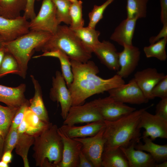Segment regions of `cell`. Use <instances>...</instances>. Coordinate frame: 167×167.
Masks as SVG:
<instances>
[{
    "label": "cell",
    "mask_w": 167,
    "mask_h": 167,
    "mask_svg": "<svg viewBox=\"0 0 167 167\" xmlns=\"http://www.w3.org/2000/svg\"><path fill=\"white\" fill-rule=\"evenodd\" d=\"M52 34L48 32L30 30L16 39L6 41L3 46L6 53L12 54L17 61L20 76L25 79L28 65L34 50L46 42Z\"/></svg>",
    "instance_id": "obj_5"
},
{
    "label": "cell",
    "mask_w": 167,
    "mask_h": 167,
    "mask_svg": "<svg viewBox=\"0 0 167 167\" xmlns=\"http://www.w3.org/2000/svg\"><path fill=\"white\" fill-rule=\"evenodd\" d=\"M161 7V20L163 24L167 23V0H160Z\"/></svg>",
    "instance_id": "obj_43"
},
{
    "label": "cell",
    "mask_w": 167,
    "mask_h": 167,
    "mask_svg": "<svg viewBox=\"0 0 167 167\" xmlns=\"http://www.w3.org/2000/svg\"><path fill=\"white\" fill-rule=\"evenodd\" d=\"M18 136L17 129L10 128L5 139L3 153L7 151L12 152L15 148Z\"/></svg>",
    "instance_id": "obj_38"
},
{
    "label": "cell",
    "mask_w": 167,
    "mask_h": 167,
    "mask_svg": "<svg viewBox=\"0 0 167 167\" xmlns=\"http://www.w3.org/2000/svg\"><path fill=\"white\" fill-rule=\"evenodd\" d=\"M139 128L145 129L142 137H150L152 141L157 138L167 139V120L151 114L147 110L141 114Z\"/></svg>",
    "instance_id": "obj_12"
},
{
    "label": "cell",
    "mask_w": 167,
    "mask_h": 167,
    "mask_svg": "<svg viewBox=\"0 0 167 167\" xmlns=\"http://www.w3.org/2000/svg\"><path fill=\"white\" fill-rule=\"evenodd\" d=\"M148 0H126L127 18L137 20L146 17Z\"/></svg>",
    "instance_id": "obj_29"
},
{
    "label": "cell",
    "mask_w": 167,
    "mask_h": 167,
    "mask_svg": "<svg viewBox=\"0 0 167 167\" xmlns=\"http://www.w3.org/2000/svg\"><path fill=\"white\" fill-rule=\"evenodd\" d=\"M92 53L109 69L114 71L119 70L118 52L115 46L109 41H100L93 49Z\"/></svg>",
    "instance_id": "obj_17"
},
{
    "label": "cell",
    "mask_w": 167,
    "mask_h": 167,
    "mask_svg": "<svg viewBox=\"0 0 167 167\" xmlns=\"http://www.w3.org/2000/svg\"><path fill=\"white\" fill-rule=\"evenodd\" d=\"M24 118L28 125L25 133L33 136L40 131L48 123L41 121L29 107L25 112Z\"/></svg>",
    "instance_id": "obj_33"
},
{
    "label": "cell",
    "mask_w": 167,
    "mask_h": 167,
    "mask_svg": "<svg viewBox=\"0 0 167 167\" xmlns=\"http://www.w3.org/2000/svg\"><path fill=\"white\" fill-rule=\"evenodd\" d=\"M156 108L155 114L167 120V98L161 99Z\"/></svg>",
    "instance_id": "obj_41"
},
{
    "label": "cell",
    "mask_w": 167,
    "mask_h": 167,
    "mask_svg": "<svg viewBox=\"0 0 167 167\" xmlns=\"http://www.w3.org/2000/svg\"><path fill=\"white\" fill-rule=\"evenodd\" d=\"M92 101L104 120H115L136 110L109 96Z\"/></svg>",
    "instance_id": "obj_7"
},
{
    "label": "cell",
    "mask_w": 167,
    "mask_h": 167,
    "mask_svg": "<svg viewBox=\"0 0 167 167\" xmlns=\"http://www.w3.org/2000/svg\"><path fill=\"white\" fill-rule=\"evenodd\" d=\"M26 85L20 84L15 87H11L0 84V102L7 106L19 107L28 101L25 97Z\"/></svg>",
    "instance_id": "obj_19"
},
{
    "label": "cell",
    "mask_w": 167,
    "mask_h": 167,
    "mask_svg": "<svg viewBox=\"0 0 167 167\" xmlns=\"http://www.w3.org/2000/svg\"><path fill=\"white\" fill-rule=\"evenodd\" d=\"M30 77L34 85L35 93L34 96L29 101V107L41 121L48 123L49 122V116L43 100L41 87L33 75H31Z\"/></svg>",
    "instance_id": "obj_22"
},
{
    "label": "cell",
    "mask_w": 167,
    "mask_h": 167,
    "mask_svg": "<svg viewBox=\"0 0 167 167\" xmlns=\"http://www.w3.org/2000/svg\"><path fill=\"white\" fill-rule=\"evenodd\" d=\"M18 63L11 54L6 53L0 67V78L10 74L20 75Z\"/></svg>",
    "instance_id": "obj_34"
},
{
    "label": "cell",
    "mask_w": 167,
    "mask_h": 167,
    "mask_svg": "<svg viewBox=\"0 0 167 167\" xmlns=\"http://www.w3.org/2000/svg\"><path fill=\"white\" fill-rule=\"evenodd\" d=\"M5 42L4 38L0 35V48L3 46Z\"/></svg>",
    "instance_id": "obj_50"
},
{
    "label": "cell",
    "mask_w": 167,
    "mask_h": 167,
    "mask_svg": "<svg viewBox=\"0 0 167 167\" xmlns=\"http://www.w3.org/2000/svg\"><path fill=\"white\" fill-rule=\"evenodd\" d=\"M41 57H50L57 58L60 61L62 74L68 88L73 80V75L70 58L67 55L61 50L57 49L44 52L41 55L33 57L37 58Z\"/></svg>",
    "instance_id": "obj_24"
},
{
    "label": "cell",
    "mask_w": 167,
    "mask_h": 167,
    "mask_svg": "<svg viewBox=\"0 0 167 167\" xmlns=\"http://www.w3.org/2000/svg\"><path fill=\"white\" fill-rule=\"evenodd\" d=\"M151 94L154 99L159 97L161 99L167 98V75H165L152 88Z\"/></svg>",
    "instance_id": "obj_37"
},
{
    "label": "cell",
    "mask_w": 167,
    "mask_h": 167,
    "mask_svg": "<svg viewBox=\"0 0 167 167\" xmlns=\"http://www.w3.org/2000/svg\"><path fill=\"white\" fill-rule=\"evenodd\" d=\"M114 0H107L100 6L95 5L89 13V22L88 27L95 29L96 25L103 18V14L107 7Z\"/></svg>",
    "instance_id": "obj_36"
},
{
    "label": "cell",
    "mask_w": 167,
    "mask_h": 167,
    "mask_svg": "<svg viewBox=\"0 0 167 167\" xmlns=\"http://www.w3.org/2000/svg\"><path fill=\"white\" fill-rule=\"evenodd\" d=\"M104 128L105 126L93 136L74 138L81 143V151L94 167H102L101 157L105 143L103 136Z\"/></svg>",
    "instance_id": "obj_9"
},
{
    "label": "cell",
    "mask_w": 167,
    "mask_h": 167,
    "mask_svg": "<svg viewBox=\"0 0 167 167\" xmlns=\"http://www.w3.org/2000/svg\"><path fill=\"white\" fill-rule=\"evenodd\" d=\"M56 124L49 123L33 135V157L36 166L58 167L61 161L63 145Z\"/></svg>",
    "instance_id": "obj_3"
},
{
    "label": "cell",
    "mask_w": 167,
    "mask_h": 167,
    "mask_svg": "<svg viewBox=\"0 0 167 167\" xmlns=\"http://www.w3.org/2000/svg\"><path fill=\"white\" fill-rule=\"evenodd\" d=\"M164 38H167V23L163 24V27L156 36L151 37L149 39L150 44H152Z\"/></svg>",
    "instance_id": "obj_42"
},
{
    "label": "cell",
    "mask_w": 167,
    "mask_h": 167,
    "mask_svg": "<svg viewBox=\"0 0 167 167\" xmlns=\"http://www.w3.org/2000/svg\"><path fill=\"white\" fill-rule=\"evenodd\" d=\"M104 121L93 122L80 126L63 124L60 128L71 138L91 137L96 135L104 126Z\"/></svg>",
    "instance_id": "obj_21"
},
{
    "label": "cell",
    "mask_w": 167,
    "mask_h": 167,
    "mask_svg": "<svg viewBox=\"0 0 167 167\" xmlns=\"http://www.w3.org/2000/svg\"><path fill=\"white\" fill-rule=\"evenodd\" d=\"M71 4L76 2L78 1V0H67Z\"/></svg>",
    "instance_id": "obj_52"
},
{
    "label": "cell",
    "mask_w": 167,
    "mask_h": 167,
    "mask_svg": "<svg viewBox=\"0 0 167 167\" xmlns=\"http://www.w3.org/2000/svg\"><path fill=\"white\" fill-rule=\"evenodd\" d=\"M6 53V51L3 46L0 48V67L4 57Z\"/></svg>",
    "instance_id": "obj_48"
},
{
    "label": "cell",
    "mask_w": 167,
    "mask_h": 167,
    "mask_svg": "<svg viewBox=\"0 0 167 167\" xmlns=\"http://www.w3.org/2000/svg\"><path fill=\"white\" fill-rule=\"evenodd\" d=\"M82 4L81 0L71 4L70 14L71 23L69 26L71 29H78L84 27V20L82 15Z\"/></svg>",
    "instance_id": "obj_35"
},
{
    "label": "cell",
    "mask_w": 167,
    "mask_h": 167,
    "mask_svg": "<svg viewBox=\"0 0 167 167\" xmlns=\"http://www.w3.org/2000/svg\"><path fill=\"white\" fill-rule=\"evenodd\" d=\"M29 105V101L20 106L12 121L10 128L17 129L24 119L25 112Z\"/></svg>",
    "instance_id": "obj_39"
},
{
    "label": "cell",
    "mask_w": 167,
    "mask_h": 167,
    "mask_svg": "<svg viewBox=\"0 0 167 167\" xmlns=\"http://www.w3.org/2000/svg\"><path fill=\"white\" fill-rule=\"evenodd\" d=\"M101 165L103 167H129L127 160L119 148L104 150Z\"/></svg>",
    "instance_id": "obj_25"
},
{
    "label": "cell",
    "mask_w": 167,
    "mask_h": 167,
    "mask_svg": "<svg viewBox=\"0 0 167 167\" xmlns=\"http://www.w3.org/2000/svg\"><path fill=\"white\" fill-rule=\"evenodd\" d=\"M19 107L0 105V135L5 139Z\"/></svg>",
    "instance_id": "obj_30"
},
{
    "label": "cell",
    "mask_w": 167,
    "mask_h": 167,
    "mask_svg": "<svg viewBox=\"0 0 167 167\" xmlns=\"http://www.w3.org/2000/svg\"><path fill=\"white\" fill-rule=\"evenodd\" d=\"M28 127L27 122L24 117L23 120L17 128L19 133H25Z\"/></svg>",
    "instance_id": "obj_46"
},
{
    "label": "cell",
    "mask_w": 167,
    "mask_h": 167,
    "mask_svg": "<svg viewBox=\"0 0 167 167\" xmlns=\"http://www.w3.org/2000/svg\"><path fill=\"white\" fill-rule=\"evenodd\" d=\"M137 143L134 141L126 147H119L127 160L129 167H155L157 163L149 153L135 148Z\"/></svg>",
    "instance_id": "obj_18"
},
{
    "label": "cell",
    "mask_w": 167,
    "mask_h": 167,
    "mask_svg": "<svg viewBox=\"0 0 167 167\" xmlns=\"http://www.w3.org/2000/svg\"><path fill=\"white\" fill-rule=\"evenodd\" d=\"M57 49L64 52L70 59L82 63L87 62L92 56V52L70 27L66 25H58L49 40L35 50L44 52Z\"/></svg>",
    "instance_id": "obj_4"
},
{
    "label": "cell",
    "mask_w": 167,
    "mask_h": 167,
    "mask_svg": "<svg viewBox=\"0 0 167 167\" xmlns=\"http://www.w3.org/2000/svg\"><path fill=\"white\" fill-rule=\"evenodd\" d=\"M108 92L109 96L124 103L139 105L147 103L149 101L134 78L128 83L111 89Z\"/></svg>",
    "instance_id": "obj_10"
},
{
    "label": "cell",
    "mask_w": 167,
    "mask_h": 167,
    "mask_svg": "<svg viewBox=\"0 0 167 167\" xmlns=\"http://www.w3.org/2000/svg\"><path fill=\"white\" fill-rule=\"evenodd\" d=\"M26 5V0H0L2 16L9 19L19 17Z\"/></svg>",
    "instance_id": "obj_26"
},
{
    "label": "cell",
    "mask_w": 167,
    "mask_h": 167,
    "mask_svg": "<svg viewBox=\"0 0 167 167\" xmlns=\"http://www.w3.org/2000/svg\"><path fill=\"white\" fill-rule=\"evenodd\" d=\"M73 80L68 88L72 98V106L83 104L88 98L103 93L125 84L123 78L117 74L108 79L97 75L99 71L94 62L88 60L82 63L70 60Z\"/></svg>",
    "instance_id": "obj_1"
},
{
    "label": "cell",
    "mask_w": 167,
    "mask_h": 167,
    "mask_svg": "<svg viewBox=\"0 0 167 167\" xmlns=\"http://www.w3.org/2000/svg\"><path fill=\"white\" fill-rule=\"evenodd\" d=\"M52 86L49 92L50 98L52 101L60 103L61 110V115L64 120L72 106V98L70 92L60 71H57L55 76L53 77Z\"/></svg>",
    "instance_id": "obj_11"
},
{
    "label": "cell",
    "mask_w": 167,
    "mask_h": 167,
    "mask_svg": "<svg viewBox=\"0 0 167 167\" xmlns=\"http://www.w3.org/2000/svg\"><path fill=\"white\" fill-rule=\"evenodd\" d=\"M9 166L8 164L2 160L0 161V167H8Z\"/></svg>",
    "instance_id": "obj_51"
},
{
    "label": "cell",
    "mask_w": 167,
    "mask_h": 167,
    "mask_svg": "<svg viewBox=\"0 0 167 167\" xmlns=\"http://www.w3.org/2000/svg\"><path fill=\"white\" fill-rule=\"evenodd\" d=\"M77 167H94L92 163L81 151L79 157V162Z\"/></svg>",
    "instance_id": "obj_44"
},
{
    "label": "cell",
    "mask_w": 167,
    "mask_h": 167,
    "mask_svg": "<svg viewBox=\"0 0 167 167\" xmlns=\"http://www.w3.org/2000/svg\"><path fill=\"white\" fill-rule=\"evenodd\" d=\"M123 50L118 52L120 68L117 74L123 78L128 77L135 70L138 64L140 52L139 49L132 45H125Z\"/></svg>",
    "instance_id": "obj_15"
},
{
    "label": "cell",
    "mask_w": 167,
    "mask_h": 167,
    "mask_svg": "<svg viewBox=\"0 0 167 167\" xmlns=\"http://www.w3.org/2000/svg\"><path fill=\"white\" fill-rule=\"evenodd\" d=\"M103 121L104 120L92 101L84 104L71 106L63 124L73 126Z\"/></svg>",
    "instance_id": "obj_8"
},
{
    "label": "cell",
    "mask_w": 167,
    "mask_h": 167,
    "mask_svg": "<svg viewBox=\"0 0 167 167\" xmlns=\"http://www.w3.org/2000/svg\"><path fill=\"white\" fill-rule=\"evenodd\" d=\"M167 43V38H164L148 46L144 47L143 50L146 57H154L160 61H165L167 58L165 50Z\"/></svg>",
    "instance_id": "obj_31"
},
{
    "label": "cell",
    "mask_w": 167,
    "mask_h": 167,
    "mask_svg": "<svg viewBox=\"0 0 167 167\" xmlns=\"http://www.w3.org/2000/svg\"><path fill=\"white\" fill-rule=\"evenodd\" d=\"M137 19L126 18L115 28L110 39L120 45H132Z\"/></svg>",
    "instance_id": "obj_20"
},
{
    "label": "cell",
    "mask_w": 167,
    "mask_h": 167,
    "mask_svg": "<svg viewBox=\"0 0 167 167\" xmlns=\"http://www.w3.org/2000/svg\"><path fill=\"white\" fill-rule=\"evenodd\" d=\"M5 139L0 135V161L3 153Z\"/></svg>",
    "instance_id": "obj_47"
},
{
    "label": "cell",
    "mask_w": 167,
    "mask_h": 167,
    "mask_svg": "<svg viewBox=\"0 0 167 167\" xmlns=\"http://www.w3.org/2000/svg\"><path fill=\"white\" fill-rule=\"evenodd\" d=\"M141 138L143 139L144 144L139 141L135 146L136 149L148 152L157 163L167 161V144L160 145L156 144L148 137H142Z\"/></svg>",
    "instance_id": "obj_23"
},
{
    "label": "cell",
    "mask_w": 167,
    "mask_h": 167,
    "mask_svg": "<svg viewBox=\"0 0 167 167\" xmlns=\"http://www.w3.org/2000/svg\"><path fill=\"white\" fill-rule=\"evenodd\" d=\"M11 152L10 151H7L4 152L2 156L1 160L8 164L11 163L12 159Z\"/></svg>",
    "instance_id": "obj_45"
},
{
    "label": "cell",
    "mask_w": 167,
    "mask_h": 167,
    "mask_svg": "<svg viewBox=\"0 0 167 167\" xmlns=\"http://www.w3.org/2000/svg\"><path fill=\"white\" fill-rule=\"evenodd\" d=\"M152 106L136 110L115 120H104V150L126 147L133 142L140 141L141 129L139 125L141 116L143 111Z\"/></svg>",
    "instance_id": "obj_2"
},
{
    "label": "cell",
    "mask_w": 167,
    "mask_h": 167,
    "mask_svg": "<svg viewBox=\"0 0 167 167\" xmlns=\"http://www.w3.org/2000/svg\"><path fill=\"white\" fill-rule=\"evenodd\" d=\"M41 0H26V5L23 16L27 20H32L36 16L34 10L35 1Z\"/></svg>",
    "instance_id": "obj_40"
},
{
    "label": "cell",
    "mask_w": 167,
    "mask_h": 167,
    "mask_svg": "<svg viewBox=\"0 0 167 167\" xmlns=\"http://www.w3.org/2000/svg\"><path fill=\"white\" fill-rule=\"evenodd\" d=\"M29 21L23 16L9 19L0 15V35L6 41L13 40L28 32Z\"/></svg>",
    "instance_id": "obj_13"
},
{
    "label": "cell",
    "mask_w": 167,
    "mask_h": 167,
    "mask_svg": "<svg viewBox=\"0 0 167 167\" xmlns=\"http://www.w3.org/2000/svg\"><path fill=\"white\" fill-rule=\"evenodd\" d=\"M55 5L52 0H43L39 12L29 22L30 30L54 33L59 25Z\"/></svg>",
    "instance_id": "obj_6"
},
{
    "label": "cell",
    "mask_w": 167,
    "mask_h": 167,
    "mask_svg": "<svg viewBox=\"0 0 167 167\" xmlns=\"http://www.w3.org/2000/svg\"><path fill=\"white\" fill-rule=\"evenodd\" d=\"M56 6V15L59 25L62 22L70 25L71 19L70 8L71 3L67 0H52Z\"/></svg>",
    "instance_id": "obj_32"
},
{
    "label": "cell",
    "mask_w": 167,
    "mask_h": 167,
    "mask_svg": "<svg viewBox=\"0 0 167 167\" xmlns=\"http://www.w3.org/2000/svg\"><path fill=\"white\" fill-rule=\"evenodd\" d=\"M167 167V161H165L163 162L157 163L155 167Z\"/></svg>",
    "instance_id": "obj_49"
},
{
    "label": "cell",
    "mask_w": 167,
    "mask_h": 167,
    "mask_svg": "<svg viewBox=\"0 0 167 167\" xmlns=\"http://www.w3.org/2000/svg\"><path fill=\"white\" fill-rule=\"evenodd\" d=\"M58 132L63 145L62 160L58 167H77L82 147L81 143L67 136L60 127Z\"/></svg>",
    "instance_id": "obj_14"
},
{
    "label": "cell",
    "mask_w": 167,
    "mask_h": 167,
    "mask_svg": "<svg viewBox=\"0 0 167 167\" xmlns=\"http://www.w3.org/2000/svg\"><path fill=\"white\" fill-rule=\"evenodd\" d=\"M0 15L2 16V11L1 8L0 6Z\"/></svg>",
    "instance_id": "obj_53"
},
{
    "label": "cell",
    "mask_w": 167,
    "mask_h": 167,
    "mask_svg": "<svg viewBox=\"0 0 167 167\" xmlns=\"http://www.w3.org/2000/svg\"><path fill=\"white\" fill-rule=\"evenodd\" d=\"M72 30L84 45L92 53L93 49L100 42L98 39L100 32L96 30L95 29L88 27H83L78 29Z\"/></svg>",
    "instance_id": "obj_27"
},
{
    "label": "cell",
    "mask_w": 167,
    "mask_h": 167,
    "mask_svg": "<svg viewBox=\"0 0 167 167\" xmlns=\"http://www.w3.org/2000/svg\"><path fill=\"white\" fill-rule=\"evenodd\" d=\"M34 140L33 135L26 133H19L18 140L15 146L16 153L22 158L24 167H29L28 156L30 147L33 145Z\"/></svg>",
    "instance_id": "obj_28"
},
{
    "label": "cell",
    "mask_w": 167,
    "mask_h": 167,
    "mask_svg": "<svg viewBox=\"0 0 167 167\" xmlns=\"http://www.w3.org/2000/svg\"><path fill=\"white\" fill-rule=\"evenodd\" d=\"M165 75L163 73L158 72L156 68H148L136 72L133 78L149 100L154 99L151 94L152 88Z\"/></svg>",
    "instance_id": "obj_16"
}]
</instances>
